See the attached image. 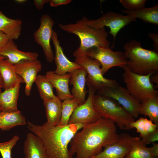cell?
Masks as SVG:
<instances>
[{"label":"cell","instance_id":"32","mask_svg":"<svg viewBox=\"0 0 158 158\" xmlns=\"http://www.w3.org/2000/svg\"><path fill=\"white\" fill-rule=\"evenodd\" d=\"M147 0H120L119 2L129 11H135L145 7Z\"/></svg>","mask_w":158,"mask_h":158},{"label":"cell","instance_id":"17","mask_svg":"<svg viewBox=\"0 0 158 158\" xmlns=\"http://www.w3.org/2000/svg\"><path fill=\"white\" fill-rule=\"evenodd\" d=\"M71 77L69 84L73 85L71 93L73 98L78 102L79 105L85 101L87 93L85 87L87 73L83 68L76 70L70 73Z\"/></svg>","mask_w":158,"mask_h":158},{"label":"cell","instance_id":"12","mask_svg":"<svg viewBox=\"0 0 158 158\" xmlns=\"http://www.w3.org/2000/svg\"><path fill=\"white\" fill-rule=\"evenodd\" d=\"M54 22L49 15L44 14L40 19L39 28L34 32L35 42L42 48L47 61L51 63L54 60V55L50 44L52 28Z\"/></svg>","mask_w":158,"mask_h":158},{"label":"cell","instance_id":"7","mask_svg":"<svg viewBox=\"0 0 158 158\" xmlns=\"http://www.w3.org/2000/svg\"><path fill=\"white\" fill-rule=\"evenodd\" d=\"M83 55L98 60L101 64V70L104 75L110 68L118 66L123 68L127 66L128 61L123 52L114 51L110 48L103 46L89 48L81 53L74 52L73 55Z\"/></svg>","mask_w":158,"mask_h":158},{"label":"cell","instance_id":"42","mask_svg":"<svg viewBox=\"0 0 158 158\" xmlns=\"http://www.w3.org/2000/svg\"><path fill=\"white\" fill-rule=\"evenodd\" d=\"M5 58H6L5 57L3 56L0 55V61L2 59H5Z\"/></svg>","mask_w":158,"mask_h":158},{"label":"cell","instance_id":"8","mask_svg":"<svg viewBox=\"0 0 158 158\" xmlns=\"http://www.w3.org/2000/svg\"><path fill=\"white\" fill-rule=\"evenodd\" d=\"M136 20V18L132 16L109 11L96 20H90L84 17L77 21L95 28L109 27L110 30L109 33L113 37V44L111 47L113 48L114 47L115 38L118 32L125 26Z\"/></svg>","mask_w":158,"mask_h":158},{"label":"cell","instance_id":"11","mask_svg":"<svg viewBox=\"0 0 158 158\" xmlns=\"http://www.w3.org/2000/svg\"><path fill=\"white\" fill-rule=\"evenodd\" d=\"M87 83L88 96L85 102L79 105L72 114L68 124H88L98 121L101 116L95 109L93 99L97 90L90 84Z\"/></svg>","mask_w":158,"mask_h":158},{"label":"cell","instance_id":"38","mask_svg":"<svg viewBox=\"0 0 158 158\" xmlns=\"http://www.w3.org/2000/svg\"><path fill=\"white\" fill-rule=\"evenodd\" d=\"M152 146L151 147L154 158H158V144L153 143Z\"/></svg>","mask_w":158,"mask_h":158},{"label":"cell","instance_id":"20","mask_svg":"<svg viewBox=\"0 0 158 158\" xmlns=\"http://www.w3.org/2000/svg\"><path fill=\"white\" fill-rule=\"evenodd\" d=\"M21 82L0 93V110L13 111L18 109L17 102Z\"/></svg>","mask_w":158,"mask_h":158},{"label":"cell","instance_id":"21","mask_svg":"<svg viewBox=\"0 0 158 158\" xmlns=\"http://www.w3.org/2000/svg\"><path fill=\"white\" fill-rule=\"evenodd\" d=\"M0 73L4 80V90L14 86L18 82L24 83L22 78L16 73L14 65L6 58L0 61Z\"/></svg>","mask_w":158,"mask_h":158},{"label":"cell","instance_id":"36","mask_svg":"<svg viewBox=\"0 0 158 158\" xmlns=\"http://www.w3.org/2000/svg\"><path fill=\"white\" fill-rule=\"evenodd\" d=\"M50 0H34V4L38 10L42 8L44 4L49 2Z\"/></svg>","mask_w":158,"mask_h":158},{"label":"cell","instance_id":"25","mask_svg":"<svg viewBox=\"0 0 158 158\" xmlns=\"http://www.w3.org/2000/svg\"><path fill=\"white\" fill-rule=\"evenodd\" d=\"M130 144V148L125 158H154L151 147H147L140 137H131Z\"/></svg>","mask_w":158,"mask_h":158},{"label":"cell","instance_id":"26","mask_svg":"<svg viewBox=\"0 0 158 158\" xmlns=\"http://www.w3.org/2000/svg\"><path fill=\"white\" fill-rule=\"evenodd\" d=\"M121 11L135 18H139L145 23L158 25V4L150 8L144 7L133 11L122 9Z\"/></svg>","mask_w":158,"mask_h":158},{"label":"cell","instance_id":"6","mask_svg":"<svg viewBox=\"0 0 158 158\" xmlns=\"http://www.w3.org/2000/svg\"><path fill=\"white\" fill-rule=\"evenodd\" d=\"M123 77L126 89L135 99L141 103L149 98L158 96V91L150 81L152 75H140L131 71L126 66L123 68Z\"/></svg>","mask_w":158,"mask_h":158},{"label":"cell","instance_id":"15","mask_svg":"<svg viewBox=\"0 0 158 158\" xmlns=\"http://www.w3.org/2000/svg\"><path fill=\"white\" fill-rule=\"evenodd\" d=\"M54 45L55 55L54 60L56 66L55 73L59 75H65L68 73L81 68L79 64L70 61L64 54L62 48L61 46L58 38V34L54 30H53L51 38Z\"/></svg>","mask_w":158,"mask_h":158},{"label":"cell","instance_id":"29","mask_svg":"<svg viewBox=\"0 0 158 158\" xmlns=\"http://www.w3.org/2000/svg\"><path fill=\"white\" fill-rule=\"evenodd\" d=\"M132 129L135 128L140 133V137L143 138L158 128V125L150 119L141 117L131 124Z\"/></svg>","mask_w":158,"mask_h":158},{"label":"cell","instance_id":"27","mask_svg":"<svg viewBox=\"0 0 158 158\" xmlns=\"http://www.w3.org/2000/svg\"><path fill=\"white\" fill-rule=\"evenodd\" d=\"M139 114L148 116L158 125V96L152 97L141 103Z\"/></svg>","mask_w":158,"mask_h":158},{"label":"cell","instance_id":"39","mask_svg":"<svg viewBox=\"0 0 158 158\" xmlns=\"http://www.w3.org/2000/svg\"><path fill=\"white\" fill-rule=\"evenodd\" d=\"M150 79L151 82L152 83H154L156 84V87L158 88V73L151 75Z\"/></svg>","mask_w":158,"mask_h":158},{"label":"cell","instance_id":"41","mask_svg":"<svg viewBox=\"0 0 158 158\" xmlns=\"http://www.w3.org/2000/svg\"><path fill=\"white\" fill-rule=\"evenodd\" d=\"M15 1L18 3H23L26 2L27 1L25 0H16Z\"/></svg>","mask_w":158,"mask_h":158},{"label":"cell","instance_id":"37","mask_svg":"<svg viewBox=\"0 0 158 158\" xmlns=\"http://www.w3.org/2000/svg\"><path fill=\"white\" fill-rule=\"evenodd\" d=\"M9 39L6 35L0 31V48L3 46Z\"/></svg>","mask_w":158,"mask_h":158},{"label":"cell","instance_id":"28","mask_svg":"<svg viewBox=\"0 0 158 158\" xmlns=\"http://www.w3.org/2000/svg\"><path fill=\"white\" fill-rule=\"evenodd\" d=\"M35 83L37 86L40 96L43 101L51 99L56 96L53 92L54 87L45 75H38Z\"/></svg>","mask_w":158,"mask_h":158},{"label":"cell","instance_id":"4","mask_svg":"<svg viewBox=\"0 0 158 158\" xmlns=\"http://www.w3.org/2000/svg\"><path fill=\"white\" fill-rule=\"evenodd\" d=\"M63 30L77 36L80 45L75 51L81 53L94 47L103 46L110 48V42L107 40L108 34L105 28L92 27L77 21L75 23L59 25Z\"/></svg>","mask_w":158,"mask_h":158},{"label":"cell","instance_id":"2","mask_svg":"<svg viewBox=\"0 0 158 158\" xmlns=\"http://www.w3.org/2000/svg\"><path fill=\"white\" fill-rule=\"evenodd\" d=\"M27 124L29 130L42 141L48 158H73L68 148V145L75 133L85 125L52 126L45 122L40 125L29 121Z\"/></svg>","mask_w":158,"mask_h":158},{"label":"cell","instance_id":"5","mask_svg":"<svg viewBox=\"0 0 158 158\" xmlns=\"http://www.w3.org/2000/svg\"><path fill=\"white\" fill-rule=\"evenodd\" d=\"M93 104L101 116L110 119L121 130L132 129L131 124L135 121L134 118L114 99L95 94Z\"/></svg>","mask_w":158,"mask_h":158},{"label":"cell","instance_id":"35","mask_svg":"<svg viewBox=\"0 0 158 158\" xmlns=\"http://www.w3.org/2000/svg\"><path fill=\"white\" fill-rule=\"evenodd\" d=\"M149 37L153 41L154 50L158 51V34L156 33L150 32L148 34Z\"/></svg>","mask_w":158,"mask_h":158},{"label":"cell","instance_id":"30","mask_svg":"<svg viewBox=\"0 0 158 158\" xmlns=\"http://www.w3.org/2000/svg\"><path fill=\"white\" fill-rule=\"evenodd\" d=\"M62 104L61 116L59 125L66 126L68 124L70 118L73 111L79 105L77 101L73 98L63 100Z\"/></svg>","mask_w":158,"mask_h":158},{"label":"cell","instance_id":"16","mask_svg":"<svg viewBox=\"0 0 158 158\" xmlns=\"http://www.w3.org/2000/svg\"><path fill=\"white\" fill-rule=\"evenodd\" d=\"M0 55L5 57L14 64L24 60H35L38 56L37 52L19 50L13 40L10 39L0 48Z\"/></svg>","mask_w":158,"mask_h":158},{"label":"cell","instance_id":"13","mask_svg":"<svg viewBox=\"0 0 158 158\" xmlns=\"http://www.w3.org/2000/svg\"><path fill=\"white\" fill-rule=\"evenodd\" d=\"M14 65L16 73L25 84V93L26 96H29L37 74L42 70L41 63L37 59L25 60Z\"/></svg>","mask_w":158,"mask_h":158},{"label":"cell","instance_id":"14","mask_svg":"<svg viewBox=\"0 0 158 158\" xmlns=\"http://www.w3.org/2000/svg\"><path fill=\"white\" fill-rule=\"evenodd\" d=\"M131 137L128 133H121L116 142L105 146L104 150L89 158H125L131 147Z\"/></svg>","mask_w":158,"mask_h":158},{"label":"cell","instance_id":"23","mask_svg":"<svg viewBox=\"0 0 158 158\" xmlns=\"http://www.w3.org/2000/svg\"><path fill=\"white\" fill-rule=\"evenodd\" d=\"M61 100L56 96L51 99L43 101L45 108L47 121L50 126H56L59 124L62 111Z\"/></svg>","mask_w":158,"mask_h":158},{"label":"cell","instance_id":"10","mask_svg":"<svg viewBox=\"0 0 158 158\" xmlns=\"http://www.w3.org/2000/svg\"><path fill=\"white\" fill-rule=\"evenodd\" d=\"M96 94L110 97L116 101L134 118H138L141 103L131 95L126 88L119 85L104 87Z\"/></svg>","mask_w":158,"mask_h":158},{"label":"cell","instance_id":"3","mask_svg":"<svg viewBox=\"0 0 158 158\" xmlns=\"http://www.w3.org/2000/svg\"><path fill=\"white\" fill-rule=\"evenodd\" d=\"M124 55L128 61L127 66L132 72L140 75H153L158 72V53L142 47L135 40L123 46Z\"/></svg>","mask_w":158,"mask_h":158},{"label":"cell","instance_id":"24","mask_svg":"<svg viewBox=\"0 0 158 158\" xmlns=\"http://www.w3.org/2000/svg\"><path fill=\"white\" fill-rule=\"evenodd\" d=\"M26 124L25 118L20 111L0 110V128L2 131L8 130L15 126Z\"/></svg>","mask_w":158,"mask_h":158},{"label":"cell","instance_id":"33","mask_svg":"<svg viewBox=\"0 0 158 158\" xmlns=\"http://www.w3.org/2000/svg\"><path fill=\"white\" fill-rule=\"evenodd\" d=\"M142 142L146 145L154 143L158 140V129L150 133L145 137L141 139Z\"/></svg>","mask_w":158,"mask_h":158},{"label":"cell","instance_id":"19","mask_svg":"<svg viewBox=\"0 0 158 158\" xmlns=\"http://www.w3.org/2000/svg\"><path fill=\"white\" fill-rule=\"evenodd\" d=\"M25 158H48L41 139L32 133H28L24 143Z\"/></svg>","mask_w":158,"mask_h":158},{"label":"cell","instance_id":"31","mask_svg":"<svg viewBox=\"0 0 158 158\" xmlns=\"http://www.w3.org/2000/svg\"><path fill=\"white\" fill-rule=\"evenodd\" d=\"M19 139L17 135H14L9 140L0 143V153L2 158H12L11 150Z\"/></svg>","mask_w":158,"mask_h":158},{"label":"cell","instance_id":"34","mask_svg":"<svg viewBox=\"0 0 158 158\" xmlns=\"http://www.w3.org/2000/svg\"><path fill=\"white\" fill-rule=\"evenodd\" d=\"M71 1V0H50L49 3L51 6L56 7L60 5L67 4Z\"/></svg>","mask_w":158,"mask_h":158},{"label":"cell","instance_id":"22","mask_svg":"<svg viewBox=\"0 0 158 158\" xmlns=\"http://www.w3.org/2000/svg\"><path fill=\"white\" fill-rule=\"evenodd\" d=\"M22 21L19 19H11L0 10V31L12 40L18 39L21 34Z\"/></svg>","mask_w":158,"mask_h":158},{"label":"cell","instance_id":"40","mask_svg":"<svg viewBox=\"0 0 158 158\" xmlns=\"http://www.w3.org/2000/svg\"><path fill=\"white\" fill-rule=\"evenodd\" d=\"M4 85V82L2 77L0 73V93L1 92V88H3Z\"/></svg>","mask_w":158,"mask_h":158},{"label":"cell","instance_id":"1","mask_svg":"<svg viewBox=\"0 0 158 158\" xmlns=\"http://www.w3.org/2000/svg\"><path fill=\"white\" fill-rule=\"evenodd\" d=\"M74 135L69 150L76 158H89L101 152L103 147L118 140L115 124L109 118L101 116L95 122L86 124Z\"/></svg>","mask_w":158,"mask_h":158},{"label":"cell","instance_id":"18","mask_svg":"<svg viewBox=\"0 0 158 158\" xmlns=\"http://www.w3.org/2000/svg\"><path fill=\"white\" fill-rule=\"evenodd\" d=\"M45 75L54 87L56 88L57 96L61 101L73 98L69 88L71 77L70 73L59 75L56 74L54 71H49L46 72Z\"/></svg>","mask_w":158,"mask_h":158},{"label":"cell","instance_id":"9","mask_svg":"<svg viewBox=\"0 0 158 158\" xmlns=\"http://www.w3.org/2000/svg\"><path fill=\"white\" fill-rule=\"evenodd\" d=\"M75 62L84 68L87 74L86 83L90 84L97 90L106 87H112L118 85L113 79L105 78L101 70V64L97 60L83 55L74 56Z\"/></svg>","mask_w":158,"mask_h":158}]
</instances>
